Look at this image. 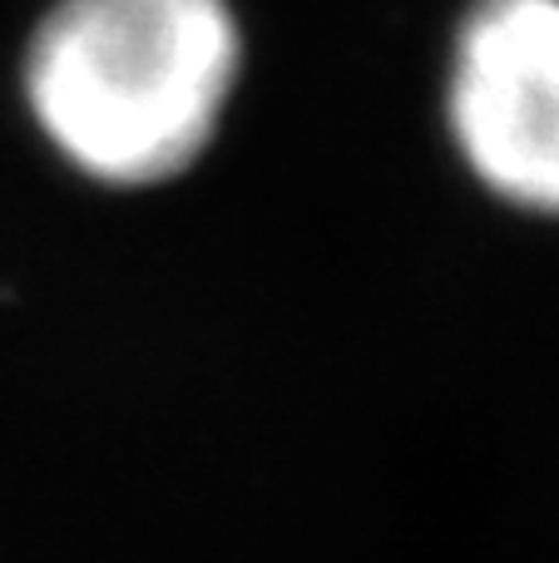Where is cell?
Masks as SVG:
<instances>
[{
	"instance_id": "1",
	"label": "cell",
	"mask_w": 559,
	"mask_h": 563,
	"mask_svg": "<svg viewBox=\"0 0 559 563\" xmlns=\"http://www.w3.org/2000/svg\"><path fill=\"white\" fill-rule=\"evenodd\" d=\"M238 75L223 0H59L25 55V95L55 148L109 184L198 158Z\"/></svg>"
},
{
	"instance_id": "2",
	"label": "cell",
	"mask_w": 559,
	"mask_h": 563,
	"mask_svg": "<svg viewBox=\"0 0 559 563\" xmlns=\"http://www.w3.org/2000/svg\"><path fill=\"white\" fill-rule=\"evenodd\" d=\"M451 129L495 194L559 213V0H481L465 15Z\"/></svg>"
}]
</instances>
